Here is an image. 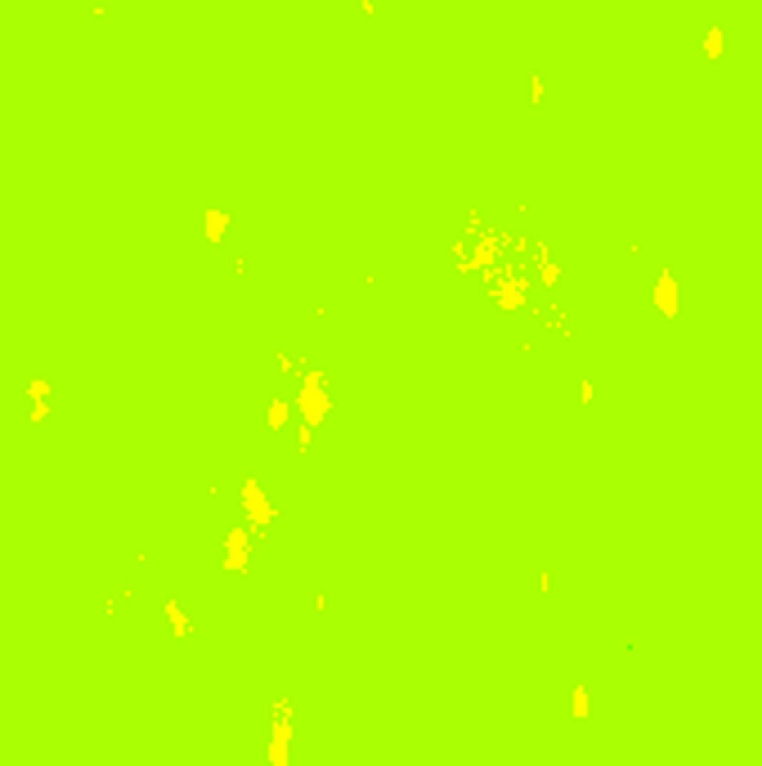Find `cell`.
<instances>
[{
  "label": "cell",
  "mask_w": 762,
  "mask_h": 766,
  "mask_svg": "<svg viewBox=\"0 0 762 766\" xmlns=\"http://www.w3.org/2000/svg\"><path fill=\"white\" fill-rule=\"evenodd\" d=\"M225 229H229V215H220V211H211V215H207V233H211V238H220V233H225Z\"/></svg>",
  "instance_id": "obj_1"
}]
</instances>
